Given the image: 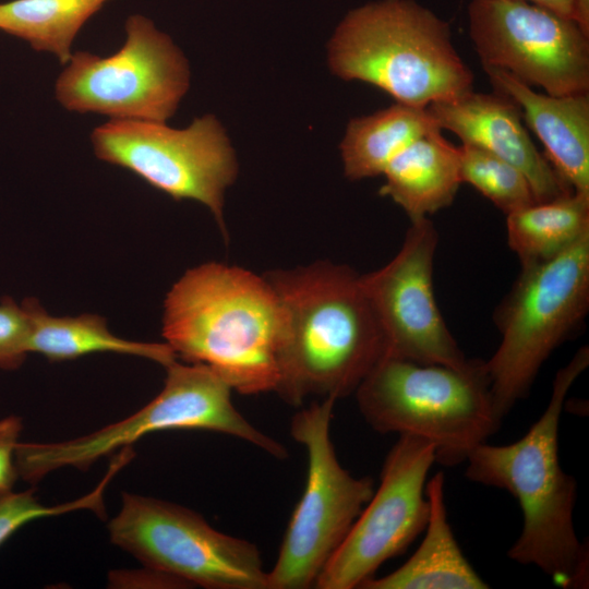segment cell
<instances>
[{"instance_id":"1","label":"cell","mask_w":589,"mask_h":589,"mask_svg":"<svg viewBox=\"0 0 589 589\" xmlns=\"http://www.w3.org/2000/svg\"><path fill=\"white\" fill-rule=\"evenodd\" d=\"M283 314L275 393L298 407L309 397L354 394L386 356V340L363 288L347 265L317 261L264 274Z\"/></svg>"},{"instance_id":"2","label":"cell","mask_w":589,"mask_h":589,"mask_svg":"<svg viewBox=\"0 0 589 589\" xmlns=\"http://www.w3.org/2000/svg\"><path fill=\"white\" fill-rule=\"evenodd\" d=\"M588 365L582 346L556 372L548 406L524 436L507 445L480 444L466 460L470 481L506 490L519 503L522 529L508 557L537 566L566 589L587 587L589 551L574 527L577 482L561 467L558 426L567 394Z\"/></svg>"},{"instance_id":"3","label":"cell","mask_w":589,"mask_h":589,"mask_svg":"<svg viewBox=\"0 0 589 589\" xmlns=\"http://www.w3.org/2000/svg\"><path fill=\"white\" fill-rule=\"evenodd\" d=\"M281 325L264 275L216 262L187 271L164 303L163 336L177 358L212 368L243 395L275 392Z\"/></svg>"},{"instance_id":"4","label":"cell","mask_w":589,"mask_h":589,"mask_svg":"<svg viewBox=\"0 0 589 589\" xmlns=\"http://www.w3.org/2000/svg\"><path fill=\"white\" fill-rule=\"evenodd\" d=\"M328 65L397 103L426 108L473 86L447 22L414 0H380L348 12L328 43Z\"/></svg>"},{"instance_id":"5","label":"cell","mask_w":589,"mask_h":589,"mask_svg":"<svg viewBox=\"0 0 589 589\" xmlns=\"http://www.w3.org/2000/svg\"><path fill=\"white\" fill-rule=\"evenodd\" d=\"M360 413L378 433L431 442L435 462L456 466L501 425L484 360L462 368L384 357L354 392Z\"/></svg>"},{"instance_id":"6","label":"cell","mask_w":589,"mask_h":589,"mask_svg":"<svg viewBox=\"0 0 589 589\" xmlns=\"http://www.w3.org/2000/svg\"><path fill=\"white\" fill-rule=\"evenodd\" d=\"M589 309V231L560 254L521 265L495 312L502 339L485 361L496 416L526 398L544 362Z\"/></svg>"},{"instance_id":"7","label":"cell","mask_w":589,"mask_h":589,"mask_svg":"<svg viewBox=\"0 0 589 589\" xmlns=\"http://www.w3.org/2000/svg\"><path fill=\"white\" fill-rule=\"evenodd\" d=\"M160 393L132 416L87 435L56 443H19L17 476L36 483L53 470H87L101 457L130 447L146 434L166 430H207L243 440L278 459L286 447L251 424L233 406L231 386L202 363L172 361Z\"/></svg>"},{"instance_id":"8","label":"cell","mask_w":589,"mask_h":589,"mask_svg":"<svg viewBox=\"0 0 589 589\" xmlns=\"http://www.w3.org/2000/svg\"><path fill=\"white\" fill-rule=\"evenodd\" d=\"M337 399L323 398L294 413L290 434L308 456L306 483L286 529L267 589H308L340 546L374 493L339 462L330 437Z\"/></svg>"},{"instance_id":"9","label":"cell","mask_w":589,"mask_h":589,"mask_svg":"<svg viewBox=\"0 0 589 589\" xmlns=\"http://www.w3.org/2000/svg\"><path fill=\"white\" fill-rule=\"evenodd\" d=\"M108 532L112 544L143 566L191 587L267 589V572L254 543L216 530L182 505L124 492Z\"/></svg>"},{"instance_id":"10","label":"cell","mask_w":589,"mask_h":589,"mask_svg":"<svg viewBox=\"0 0 589 589\" xmlns=\"http://www.w3.org/2000/svg\"><path fill=\"white\" fill-rule=\"evenodd\" d=\"M125 33L112 56L72 55L56 82V97L70 111L165 122L189 88L188 61L143 15L129 16Z\"/></svg>"},{"instance_id":"11","label":"cell","mask_w":589,"mask_h":589,"mask_svg":"<svg viewBox=\"0 0 589 589\" xmlns=\"http://www.w3.org/2000/svg\"><path fill=\"white\" fill-rule=\"evenodd\" d=\"M96 156L133 172L175 200L202 203L227 238L226 190L235 182L238 163L220 122L211 115L185 129L165 122L111 119L91 135Z\"/></svg>"},{"instance_id":"12","label":"cell","mask_w":589,"mask_h":589,"mask_svg":"<svg viewBox=\"0 0 589 589\" xmlns=\"http://www.w3.org/2000/svg\"><path fill=\"white\" fill-rule=\"evenodd\" d=\"M469 35L483 68L551 96L589 92V35L578 23L518 0H471Z\"/></svg>"},{"instance_id":"13","label":"cell","mask_w":589,"mask_h":589,"mask_svg":"<svg viewBox=\"0 0 589 589\" xmlns=\"http://www.w3.org/2000/svg\"><path fill=\"white\" fill-rule=\"evenodd\" d=\"M435 448L425 438L399 434L381 471L380 485L327 562L314 588H360L386 561L402 554L425 529L426 476Z\"/></svg>"},{"instance_id":"14","label":"cell","mask_w":589,"mask_h":589,"mask_svg":"<svg viewBox=\"0 0 589 589\" xmlns=\"http://www.w3.org/2000/svg\"><path fill=\"white\" fill-rule=\"evenodd\" d=\"M437 230L429 217L411 220L401 248L383 267L361 275L386 340V356L422 364L465 366L433 290Z\"/></svg>"},{"instance_id":"15","label":"cell","mask_w":589,"mask_h":589,"mask_svg":"<svg viewBox=\"0 0 589 589\" xmlns=\"http://www.w3.org/2000/svg\"><path fill=\"white\" fill-rule=\"evenodd\" d=\"M440 129L462 144L484 149L525 173L537 203L575 192L540 154L522 123L518 105L502 93L472 91L426 107Z\"/></svg>"},{"instance_id":"16","label":"cell","mask_w":589,"mask_h":589,"mask_svg":"<svg viewBox=\"0 0 589 589\" xmlns=\"http://www.w3.org/2000/svg\"><path fill=\"white\" fill-rule=\"evenodd\" d=\"M484 70L496 92L518 105L562 180L575 192L589 194V94H540L504 70Z\"/></svg>"},{"instance_id":"17","label":"cell","mask_w":589,"mask_h":589,"mask_svg":"<svg viewBox=\"0 0 589 589\" xmlns=\"http://www.w3.org/2000/svg\"><path fill=\"white\" fill-rule=\"evenodd\" d=\"M443 472L425 485L430 513L425 536L411 557L393 573L364 581L362 589H486L464 556L449 526Z\"/></svg>"},{"instance_id":"18","label":"cell","mask_w":589,"mask_h":589,"mask_svg":"<svg viewBox=\"0 0 589 589\" xmlns=\"http://www.w3.org/2000/svg\"><path fill=\"white\" fill-rule=\"evenodd\" d=\"M383 176L381 195L390 197L410 220L428 217L449 206L462 183L459 147L441 130L432 131L401 151Z\"/></svg>"},{"instance_id":"19","label":"cell","mask_w":589,"mask_h":589,"mask_svg":"<svg viewBox=\"0 0 589 589\" xmlns=\"http://www.w3.org/2000/svg\"><path fill=\"white\" fill-rule=\"evenodd\" d=\"M29 321L28 352L51 362L74 360L94 352L132 354L163 366L177 359L167 342H141L122 339L110 333L106 320L97 314L76 317L49 315L34 298L22 303Z\"/></svg>"},{"instance_id":"20","label":"cell","mask_w":589,"mask_h":589,"mask_svg":"<svg viewBox=\"0 0 589 589\" xmlns=\"http://www.w3.org/2000/svg\"><path fill=\"white\" fill-rule=\"evenodd\" d=\"M435 130L441 129L426 108L401 103L351 119L340 143L346 177L361 180L383 175L401 151Z\"/></svg>"},{"instance_id":"21","label":"cell","mask_w":589,"mask_h":589,"mask_svg":"<svg viewBox=\"0 0 589 589\" xmlns=\"http://www.w3.org/2000/svg\"><path fill=\"white\" fill-rule=\"evenodd\" d=\"M589 231V194L572 192L506 215L507 243L520 264L551 259Z\"/></svg>"},{"instance_id":"22","label":"cell","mask_w":589,"mask_h":589,"mask_svg":"<svg viewBox=\"0 0 589 589\" xmlns=\"http://www.w3.org/2000/svg\"><path fill=\"white\" fill-rule=\"evenodd\" d=\"M109 0H11L0 3V29L35 50L56 55L62 64L86 21Z\"/></svg>"},{"instance_id":"23","label":"cell","mask_w":589,"mask_h":589,"mask_svg":"<svg viewBox=\"0 0 589 589\" xmlns=\"http://www.w3.org/2000/svg\"><path fill=\"white\" fill-rule=\"evenodd\" d=\"M460 178L505 215L537 203L529 180L506 160L467 144L459 146Z\"/></svg>"},{"instance_id":"24","label":"cell","mask_w":589,"mask_h":589,"mask_svg":"<svg viewBox=\"0 0 589 589\" xmlns=\"http://www.w3.org/2000/svg\"><path fill=\"white\" fill-rule=\"evenodd\" d=\"M124 466L120 458L111 464L105 478L88 494L67 503L46 506L29 489L15 493L10 491L0 498V545L24 525L44 517L58 516L81 509L93 510L99 516L105 515L103 494L113 474Z\"/></svg>"},{"instance_id":"25","label":"cell","mask_w":589,"mask_h":589,"mask_svg":"<svg viewBox=\"0 0 589 589\" xmlns=\"http://www.w3.org/2000/svg\"><path fill=\"white\" fill-rule=\"evenodd\" d=\"M29 321L23 309L11 298L0 303V369L19 368L28 353Z\"/></svg>"},{"instance_id":"26","label":"cell","mask_w":589,"mask_h":589,"mask_svg":"<svg viewBox=\"0 0 589 589\" xmlns=\"http://www.w3.org/2000/svg\"><path fill=\"white\" fill-rule=\"evenodd\" d=\"M23 430L22 418L9 416L0 419V493L12 491L17 479L15 450Z\"/></svg>"},{"instance_id":"27","label":"cell","mask_w":589,"mask_h":589,"mask_svg":"<svg viewBox=\"0 0 589 589\" xmlns=\"http://www.w3.org/2000/svg\"><path fill=\"white\" fill-rule=\"evenodd\" d=\"M110 588H191L184 580L155 568L117 569L108 575Z\"/></svg>"},{"instance_id":"28","label":"cell","mask_w":589,"mask_h":589,"mask_svg":"<svg viewBox=\"0 0 589 589\" xmlns=\"http://www.w3.org/2000/svg\"><path fill=\"white\" fill-rule=\"evenodd\" d=\"M530 2L545 9H549L562 16L569 17L574 20L575 8L574 0H518Z\"/></svg>"},{"instance_id":"29","label":"cell","mask_w":589,"mask_h":589,"mask_svg":"<svg viewBox=\"0 0 589 589\" xmlns=\"http://www.w3.org/2000/svg\"><path fill=\"white\" fill-rule=\"evenodd\" d=\"M574 20L589 35V0H574Z\"/></svg>"},{"instance_id":"30","label":"cell","mask_w":589,"mask_h":589,"mask_svg":"<svg viewBox=\"0 0 589 589\" xmlns=\"http://www.w3.org/2000/svg\"><path fill=\"white\" fill-rule=\"evenodd\" d=\"M2 495H4V494H1V493H0V498L2 497Z\"/></svg>"}]
</instances>
